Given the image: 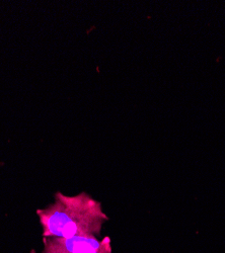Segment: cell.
Wrapping results in <instances>:
<instances>
[{"label": "cell", "mask_w": 225, "mask_h": 253, "mask_svg": "<svg viewBox=\"0 0 225 253\" xmlns=\"http://www.w3.org/2000/svg\"><path fill=\"white\" fill-rule=\"evenodd\" d=\"M45 233L65 238L90 237L99 233L108 219L100 204L87 194L66 197L57 194L55 203L45 210L38 211Z\"/></svg>", "instance_id": "cell-1"}]
</instances>
